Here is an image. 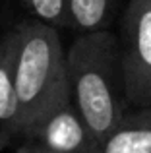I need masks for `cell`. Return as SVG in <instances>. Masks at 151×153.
<instances>
[{"mask_svg": "<svg viewBox=\"0 0 151 153\" xmlns=\"http://www.w3.org/2000/svg\"><path fill=\"white\" fill-rule=\"evenodd\" d=\"M64 56L70 101L99 143L130 112L118 37L110 29L78 33Z\"/></svg>", "mask_w": 151, "mask_h": 153, "instance_id": "cell-1", "label": "cell"}, {"mask_svg": "<svg viewBox=\"0 0 151 153\" xmlns=\"http://www.w3.org/2000/svg\"><path fill=\"white\" fill-rule=\"evenodd\" d=\"M16 93L19 108L18 138L53 108L70 101L66 56L58 29L29 18L16 25Z\"/></svg>", "mask_w": 151, "mask_h": 153, "instance_id": "cell-2", "label": "cell"}, {"mask_svg": "<svg viewBox=\"0 0 151 153\" xmlns=\"http://www.w3.org/2000/svg\"><path fill=\"white\" fill-rule=\"evenodd\" d=\"M118 49L128 105L151 108V0H128Z\"/></svg>", "mask_w": 151, "mask_h": 153, "instance_id": "cell-3", "label": "cell"}, {"mask_svg": "<svg viewBox=\"0 0 151 153\" xmlns=\"http://www.w3.org/2000/svg\"><path fill=\"white\" fill-rule=\"evenodd\" d=\"M21 140H33L54 153H95L97 142L87 130L85 122L72 101L53 108Z\"/></svg>", "mask_w": 151, "mask_h": 153, "instance_id": "cell-4", "label": "cell"}, {"mask_svg": "<svg viewBox=\"0 0 151 153\" xmlns=\"http://www.w3.org/2000/svg\"><path fill=\"white\" fill-rule=\"evenodd\" d=\"M95 153H151V108H132Z\"/></svg>", "mask_w": 151, "mask_h": 153, "instance_id": "cell-5", "label": "cell"}, {"mask_svg": "<svg viewBox=\"0 0 151 153\" xmlns=\"http://www.w3.org/2000/svg\"><path fill=\"white\" fill-rule=\"evenodd\" d=\"M16 49L18 31L12 27L0 37V128L10 130L18 138L19 108L16 93Z\"/></svg>", "mask_w": 151, "mask_h": 153, "instance_id": "cell-6", "label": "cell"}, {"mask_svg": "<svg viewBox=\"0 0 151 153\" xmlns=\"http://www.w3.org/2000/svg\"><path fill=\"white\" fill-rule=\"evenodd\" d=\"M68 27L78 33L110 29L118 0H64Z\"/></svg>", "mask_w": 151, "mask_h": 153, "instance_id": "cell-7", "label": "cell"}, {"mask_svg": "<svg viewBox=\"0 0 151 153\" xmlns=\"http://www.w3.org/2000/svg\"><path fill=\"white\" fill-rule=\"evenodd\" d=\"M31 18L45 22L49 25L56 27H68V19H66V2L64 0H18Z\"/></svg>", "mask_w": 151, "mask_h": 153, "instance_id": "cell-8", "label": "cell"}, {"mask_svg": "<svg viewBox=\"0 0 151 153\" xmlns=\"http://www.w3.org/2000/svg\"><path fill=\"white\" fill-rule=\"evenodd\" d=\"M16 153H54V151L43 147L41 143L33 142V140H23V143L16 149Z\"/></svg>", "mask_w": 151, "mask_h": 153, "instance_id": "cell-9", "label": "cell"}, {"mask_svg": "<svg viewBox=\"0 0 151 153\" xmlns=\"http://www.w3.org/2000/svg\"><path fill=\"white\" fill-rule=\"evenodd\" d=\"M14 140H16V136L12 134L10 130H4V128H0V151H4L12 142H14Z\"/></svg>", "mask_w": 151, "mask_h": 153, "instance_id": "cell-10", "label": "cell"}, {"mask_svg": "<svg viewBox=\"0 0 151 153\" xmlns=\"http://www.w3.org/2000/svg\"><path fill=\"white\" fill-rule=\"evenodd\" d=\"M2 4H4V0H0V8H2Z\"/></svg>", "mask_w": 151, "mask_h": 153, "instance_id": "cell-11", "label": "cell"}]
</instances>
